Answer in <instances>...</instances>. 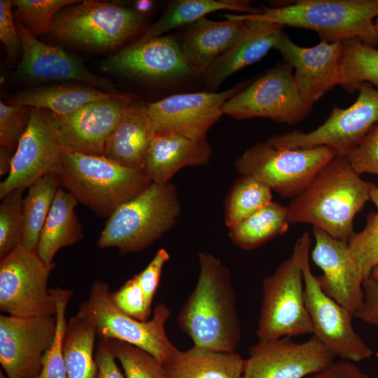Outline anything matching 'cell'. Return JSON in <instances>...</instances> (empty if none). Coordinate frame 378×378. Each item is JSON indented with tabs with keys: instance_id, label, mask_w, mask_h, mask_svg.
I'll return each instance as SVG.
<instances>
[{
	"instance_id": "29",
	"label": "cell",
	"mask_w": 378,
	"mask_h": 378,
	"mask_svg": "<svg viewBox=\"0 0 378 378\" xmlns=\"http://www.w3.org/2000/svg\"><path fill=\"white\" fill-rule=\"evenodd\" d=\"M78 203L63 188L57 191L36 248L38 255L46 263H54V258L60 249L83 239L82 225L75 213Z\"/></svg>"
},
{
	"instance_id": "24",
	"label": "cell",
	"mask_w": 378,
	"mask_h": 378,
	"mask_svg": "<svg viewBox=\"0 0 378 378\" xmlns=\"http://www.w3.org/2000/svg\"><path fill=\"white\" fill-rule=\"evenodd\" d=\"M155 136L147 104L132 98L109 135L103 155L144 171L146 155Z\"/></svg>"
},
{
	"instance_id": "52",
	"label": "cell",
	"mask_w": 378,
	"mask_h": 378,
	"mask_svg": "<svg viewBox=\"0 0 378 378\" xmlns=\"http://www.w3.org/2000/svg\"><path fill=\"white\" fill-rule=\"evenodd\" d=\"M370 277L378 282V264L372 270Z\"/></svg>"
},
{
	"instance_id": "49",
	"label": "cell",
	"mask_w": 378,
	"mask_h": 378,
	"mask_svg": "<svg viewBox=\"0 0 378 378\" xmlns=\"http://www.w3.org/2000/svg\"><path fill=\"white\" fill-rule=\"evenodd\" d=\"M14 152L5 148H0V174L4 176L8 174L11 167V162Z\"/></svg>"
},
{
	"instance_id": "13",
	"label": "cell",
	"mask_w": 378,
	"mask_h": 378,
	"mask_svg": "<svg viewBox=\"0 0 378 378\" xmlns=\"http://www.w3.org/2000/svg\"><path fill=\"white\" fill-rule=\"evenodd\" d=\"M58 116L46 109L31 108L10 172L0 183V199L14 190L28 188L44 176L59 172L64 149L58 139Z\"/></svg>"
},
{
	"instance_id": "30",
	"label": "cell",
	"mask_w": 378,
	"mask_h": 378,
	"mask_svg": "<svg viewBox=\"0 0 378 378\" xmlns=\"http://www.w3.org/2000/svg\"><path fill=\"white\" fill-rule=\"evenodd\" d=\"M230 10L244 14H259L262 8L251 6L246 0H175L170 2L162 15L150 24L140 37L146 40L164 36L167 31L187 24H192L205 15Z\"/></svg>"
},
{
	"instance_id": "22",
	"label": "cell",
	"mask_w": 378,
	"mask_h": 378,
	"mask_svg": "<svg viewBox=\"0 0 378 378\" xmlns=\"http://www.w3.org/2000/svg\"><path fill=\"white\" fill-rule=\"evenodd\" d=\"M129 94L90 102L73 113L59 118L58 139L65 150L103 155L106 141L126 106Z\"/></svg>"
},
{
	"instance_id": "21",
	"label": "cell",
	"mask_w": 378,
	"mask_h": 378,
	"mask_svg": "<svg viewBox=\"0 0 378 378\" xmlns=\"http://www.w3.org/2000/svg\"><path fill=\"white\" fill-rule=\"evenodd\" d=\"M16 26L22 43L18 76L38 81H79L104 92L120 93L109 80L88 70L75 56L39 41L18 22Z\"/></svg>"
},
{
	"instance_id": "27",
	"label": "cell",
	"mask_w": 378,
	"mask_h": 378,
	"mask_svg": "<svg viewBox=\"0 0 378 378\" xmlns=\"http://www.w3.org/2000/svg\"><path fill=\"white\" fill-rule=\"evenodd\" d=\"M244 359L236 352L196 346L178 349L163 363L167 378H241Z\"/></svg>"
},
{
	"instance_id": "42",
	"label": "cell",
	"mask_w": 378,
	"mask_h": 378,
	"mask_svg": "<svg viewBox=\"0 0 378 378\" xmlns=\"http://www.w3.org/2000/svg\"><path fill=\"white\" fill-rule=\"evenodd\" d=\"M110 295L115 307L126 315L141 321L150 319L151 308L146 304L136 274Z\"/></svg>"
},
{
	"instance_id": "11",
	"label": "cell",
	"mask_w": 378,
	"mask_h": 378,
	"mask_svg": "<svg viewBox=\"0 0 378 378\" xmlns=\"http://www.w3.org/2000/svg\"><path fill=\"white\" fill-rule=\"evenodd\" d=\"M55 263H46L36 251L22 243L0 260L1 314L29 318L56 316L55 300L48 287Z\"/></svg>"
},
{
	"instance_id": "19",
	"label": "cell",
	"mask_w": 378,
	"mask_h": 378,
	"mask_svg": "<svg viewBox=\"0 0 378 378\" xmlns=\"http://www.w3.org/2000/svg\"><path fill=\"white\" fill-rule=\"evenodd\" d=\"M105 71L153 80H172L196 75L186 62L180 42L162 36L139 39L103 61Z\"/></svg>"
},
{
	"instance_id": "35",
	"label": "cell",
	"mask_w": 378,
	"mask_h": 378,
	"mask_svg": "<svg viewBox=\"0 0 378 378\" xmlns=\"http://www.w3.org/2000/svg\"><path fill=\"white\" fill-rule=\"evenodd\" d=\"M272 201L271 188L258 179L243 175L237 178L227 197L225 222L228 228Z\"/></svg>"
},
{
	"instance_id": "14",
	"label": "cell",
	"mask_w": 378,
	"mask_h": 378,
	"mask_svg": "<svg viewBox=\"0 0 378 378\" xmlns=\"http://www.w3.org/2000/svg\"><path fill=\"white\" fill-rule=\"evenodd\" d=\"M335 358L313 335L302 343L291 337L258 341L244 359L241 378H306L327 370Z\"/></svg>"
},
{
	"instance_id": "47",
	"label": "cell",
	"mask_w": 378,
	"mask_h": 378,
	"mask_svg": "<svg viewBox=\"0 0 378 378\" xmlns=\"http://www.w3.org/2000/svg\"><path fill=\"white\" fill-rule=\"evenodd\" d=\"M97 378H125L120 372L107 340L100 339L94 351Z\"/></svg>"
},
{
	"instance_id": "6",
	"label": "cell",
	"mask_w": 378,
	"mask_h": 378,
	"mask_svg": "<svg viewBox=\"0 0 378 378\" xmlns=\"http://www.w3.org/2000/svg\"><path fill=\"white\" fill-rule=\"evenodd\" d=\"M312 244L306 231L291 255L262 282V300L255 334L258 341L312 334L304 298L302 262Z\"/></svg>"
},
{
	"instance_id": "10",
	"label": "cell",
	"mask_w": 378,
	"mask_h": 378,
	"mask_svg": "<svg viewBox=\"0 0 378 378\" xmlns=\"http://www.w3.org/2000/svg\"><path fill=\"white\" fill-rule=\"evenodd\" d=\"M356 90L358 95L354 103L345 108L335 105L326 121L313 131L288 132L274 135L267 141L285 149L326 146L335 156L347 157L378 122V90L363 83Z\"/></svg>"
},
{
	"instance_id": "7",
	"label": "cell",
	"mask_w": 378,
	"mask_h": 378,
	"mask_svg": "<svg viewBox=\"0 0 378 378\" xmlns=\"http://www.w3.org/2000/svg\"><path fill=\"white\" fill-rule=\"evenodd\" d=\"M145 23L144 15L133 8L106 1L81 0L57 13L49 33L64 45L106 50L122 46L138 34Z\"/></svg>"
},
{
	"instance_id": "26",
	"label": "cell",
	"mask_w": 378,
	"mask_h": 378,
	"mask_svg": "<svg viewBox=\"0 0 378 378\" xmlns=\"http://www.w3.org/2000/svg\"><path fill=\"white\" fill-rule=\"evenodd\" d=\"M243 25L241 20L215 21L205 17L190 24L180 44L186 62L195 74L204 76L234 43Z\"/></svg>"
},
{
	"instance_id": "5",
	"label": "cell",
	"mask_w": 378,
	"mask_h": 378,
	"mask_svg": "<svg viewBox=\"0 0 378 378\" xmlns=\"http://www.w3.org/2000/svg\"><path fill=\"white\" fill-rule=\"evenodd\" d=\"M180 213L176 186L152 183L108 218L97 246L115 247L122 255L140 251L168 232Z\"/></svg>"
},
{
	"instance_id": "39",
	"label": "cell",
	"mask_w": 378,
	"mask_h": 378,
	"mask_svg": "<svg viewBox=\"0 0 378 378\" xmlns=\"http://www.w3.org/2000/svg\"><path fill=\"white\" fill-rule=\"evenodd\" d=\"M24 190H14L1 199L0 258L22 243L24 224Z\"/></svg>"
},
{
	"instance_id": "8",
	"label": "cell",
	"mask_w": 378,
	"mask_h": 378,
	"mask_svg": "<svg viewBox=\"0 0 378 378\" xmlns=\"http://www.w3.org/2000/svg\"><path fill=\"white\" fill-rule=\"evenodd\" d=\"M110 295V286L106 282L94 281L87 300L80 304L78 312L94 323L100 339L127 342L148 351L162 363H167L178 349L166 332L169 309L164 303H159L152 318L141 321L120 311Z\"/></svg>"
},
{
	"instance_id": "28",
	"label": "cell",
	"mask_w": 378,
	"mask_h": 378,
	"mask_svg": "<svg viewBox=\"0 0 378 378\" xmlns=\"http://www.w3.org/2000/svg\"><path fill=\"white\" fill-rule=\"evenodd\" d=\"M88 85L59 84L34 88L10 97L8 104L46 109L59 118L69 115L85 104L115 97Z\"/></svg>"
},
{
	"instance_id": "23",
	"label": "cell",
	"mask_w": 378,
	"mask_h": 378,
	"mask_svg": "<svg viewBox=\"0 0 378 378\" xmlns=\"http://www.w3.org/2000/svg\"><path fill=\"white\" fill-rule=\"evenodd\" d=\"M234 43L204 74L207 92L217 90L224 80L241 69L260 60L275 48L284 26L269 22L246 20Z\"/></svg>"
},
{
	"instance_id": "16",
	"label": "cell",
	"mask_w": 378,
	"mask_h": 378,
	"mask_svg": "<svg viewBox=\"0 0 378 378\" xmlns=\"http://www.w3.org/2000/svg\"><path fill=\"white\" fill-rule=\"evenodd\" d=\"M245 85L241 83L220 92L173 94L147 104L155 135L174 134L197 141L206 139L208 130L224 115L225 103Z\"/></svg>"
},
{
	"instance_id": "12",
	"label": "cell",
	"mask_w": 378,
	"mask_h": 378,
	"mask_svg": "<svg viewBox=\"0 0 378 378\" xmlns=\"http://www.w3.org/2000/svg\"><path fill=\"white\" fill-rule=\"evenodd\" d=\"M292 69L284 62L268 70L230 97L223 106V114L237 120L269 118L289 125L302 121L313 106L301 94Z\"/></svg>"
},
{
	"instance_id": "31",
	"label": "cell",
	"mask_w": 378,
	"mask_h": 378,
	"mask_svg": "<svg viewBox=\"0 0 378 378\" xmlns=\"http://www.w3.org/2000/svg\"><path fill=\"white\" fill-rule=\"evenodd\" d=\"M96 327L78 312L67 321L64 338L66 378H97Z\"/></svg>"
},
{
	"instance_id": "43",
	"label": "cell",
	"mask_w": 378,
	"mask_h": 378,
	"mask_svg": "<svg viewBox=\"0 0 378 378\" xmlns=\"http://www.w3.org/2000/svg\"><path fill=\"white\" fill-rule=\"evenodd\" d=\"M347 158L360 175L364 173L378 175V122Z\"/></svg>"
},
{
	"instance_id": "25",
	"label": "cell",
	"mask_w": 378,
	"mask_h": 378,
	"mask_svg": "<svg viewBox=\"0 0 378 378\" xmlns=\"http://www.w3.org/2000/svg\"><path fill=\"white\" fill-rule=\"evenodd\" d=\"M211 156L206 139L197 141L174 134L155 135L146 155L144 172L152 183L164 185L181 169L206 164Z\"/></svg>"
},
{
	"instance_id": "2",
	"label": "cell",
	"mask_w": 378,
	"mask_h": 378,
	"mask_svg": "<svg viewBox=\"0 0 378 378\" xmlns=\"http://www.w3.org/2000/svg\"><path fill=\"white\" fill-rule=\"evenodd\" d=\"M376 186L363 180L345 156H335L309 186L292 199L289 223H309L332 237L349 242L356 215Z\"/></svg>"
},
{
	"instance_id": "3",
	"label": "cell",
	"mask_w": 378,
	"mask_h": 378,
	"mask_svg": "<svg viewBox=\"0 0 378 378\" xmlns=\"http://www.w3.org/2000/svg\"><path fill=\"white\" fill-rule=\"evenodd\" d=\"M259 14H223L225 19L255 20L304 28L316 32L321 41L358 38L375 47L374 21L378 0H300L280 7L264 6Z\"/></svg>"
},
{
	"instance_id": "1",
	"label": "cell",
	"mask_w": 378,
	"mask_h": 378,
	"mask_svg": "<svg viewBox=\"0 0 378 378\" xmlns=\"http://www.w3.org/2000/svg\"><path fill=\"white\" fill-rule=\"evenodd\" d=\"M199 265L196 285L178 312V326L194 346L236 352L241 328L230 270L206 252L199 253Z\"/></svg>"
},
{
	"instance_id": "4",
	"label": "cell",
	"mask_w": 378,
	"mask_h": 378,
	"mask_svg": "<svg viewBox=\"0 0 378 378\" xmlns=\"http://www.w3.org/2000/svg\"><path fill=\"white\" fill-rule=\"evenodd\" d=\"M61 187L100 217L109 216L152 181L140 169L120 164L104 155L64 150L57 173Z\"/></svg>"
},
{
	"instance_id": "51",
	"label": "cell",
	"mask_w": 378,
	"mask_h": 378,
	"mask_svg": "<svg viewBox=\"0 0 378 378\" xmlns=\"http://www.w3.org/2000/svg\"><path fill=\"white\" fill-rule=\"evenodd\" d=\"M370 200L374 203L378 212V186H375L370 194Z\"/></svg>"
},
{
	"instance_id": "40",
	"label": "cell",
	"mask_w": 378,
	"mask_h": 378,
	"mask_svg": "<svg viewBox=\"0 0 378 378\" xmlns=\"http://www.w3.org/2000/svg\"><path fill=\"white\" fill-rule=\"evenodd\" d=\"M348 246L364 279L369 278L378 264V212L368 216L365 227L354 234Z\"/></svg>"
},
{
	"instance_id": "46",
	"label": "cell",
	"mask_w": 378,
	"mask_h": 378,
	"mask_svg": "<svg viewBox=\"0 0 378 378\" xmlns=\"http://www.w3.org/2000/svg\"><path fill=\"white\" fill-rule=\"evenodd\" d=\"M364 299L354 316L378 328V282L370 276L363 281Z\"/></svg>"
},
{
	"instance_id": "53",
	"label": "cell",
	"mask_w": 378,
	"mask_h": 378,
	"mask_svg": "<svg viewBox=\"0 0 378 378\" xmlns=\"http://www.w3.org/2000/svg\"><path fill=\"white\" fill-rule=\"evenodd\" d=\"M374 29H375L376 35H377V40H378V15L376 17V18H375V20L374 21Z\"/></svg>"
},
{
	"instance_id": "32",
	"label": "cell",
	"mask_w": 378,
	"mask_h": 378,
	"mask_svg": "<svg viewBox=\"0 0 378 378\" xmlns=\"http://www.w3.org/2000/svg\"><path fill=\"white\" fill-rule=\"evenodd\" d=\"M288 207L272 201L229 228L232 241L244 250L260 247L288 227Z\"/></svg>"
},
{
	"instance_id": "37",
	"label": "cell",
	"mask_w": 378,
	"mask_h": 378,
	"mask_svg": "<svg viewBox=\"0 0 378 378\" xmlns=\"http://www.w3.org/2000/svg\"><path fill=\"white\" fill-rule=\"evenodd\" d=\"M57 305V326L54 340L46 352L42 368L36 378H66V370L64 357V338L67 321L66 306L73 296V291L62 288H51Z\"/></svg>"
},
{
	"instance_id": "34",
	"label": "cell",
	"mask_w": 378,
	"mask_h": 378,
	"mask_svg": "<svg viewBox=\"0 0 378 378\" xmlns=\"http://www.w3.org/2000/svg\"><path fill=\"white\" fill-rule=\"evenodd\" d=\"M342 43V87L354 92L358 85L368 83L378 90V49L358 38L344 40Z\"/></svg>"
},
{
	"instance_id": "45",
	"label": "cell",
	"mask_w": 378,
	"mask_h": 378,
	"mask_svg": "<svg viewBox=\"0 0 378 378\" xmlns=\"http://www.w3.org/2000/svg\"><path fill=\"white\" fill-rule=\"evenodd\" d=\"M169 258L167 249L161 248L148 265L136 274L146 304L150 308L159 286L163 267Z\"/></svg>"
},
{
	"instance_id": "50",
	"label": "cell",
	"mask_w": 378,
	"mask_h": 378,
	"mask_svg": "<svg viewBox=\"0 0 378 378\" xmlns=\"http://www.w3.org/2000/svg\"><path fill=\"white\" fill-rule=\"evenodd\" d=\"M153 1L150 0H138L134 4V10L143 15L151 10Z\"/></svg>"
},
{
	"instance_id": "41",
	"label": "cell",
	"mask_w": 378,
	"mask_h": 378,
	"mask_svg": "<svg viewBox=\"0 0 378 378\" xmlns=\"http://www.w3.org/2000/svg\"><path fill=\"white\" fill-rule=\"evenodd\" d=\"M31 108L0 102V145L15 152L25 132Z\"/></svg>"
},
{
	"instance_id": "18",
	"label": "cell",
	"mask_w": 378,
	"mask_h": 378,
	"mask_svg": "<svg viewBox=\"0 0 378 378\" xmlns=\"http://www.w3.org/2000/svg\"><path fill=\"white\" fill-rule=\"evenodd\" d=\"M274 48L294 69L296 85L312 106L335 86L343 84L342 41H321L312 47H302L283 32Z\"/></svg>"
},
{
	"instance_id": "44",
	"label": "cell",
	"mask_w": 378,
	"mask_h": 378,
	"mask_svg": "<svg viewBox=\"0 0 378 378\" xmlns=\"http://www.w3.org/2000/svg\"><path fill=\"white\" fill-rule=\"evenodd\" d=\"M13 1L0 0V40L6 50L8 59L15 60L22 53V43L14 23Z\"/></svg>"
},
{
	"instance_id": "36",
	"label": "cell",
	"mask_w": 378,
	"mask_h": 378,
	"mask_svg": "<svg viewBox=\"0 0 378 378\" xmlns=\"http://www.w3.org/2000/svg\"><path fill=\"white\" fill-rule=\"evenodd\" d=\"M81 0H14L13 15L29 33L37 36L49 33L55 15Z\"/></svg>"
},
{
	"instance_id": "20",
	"label": "cell",
	"mask_w": 378,
	"mask_h": 378,
	"mask_svg": "<svg viewBox=\"0 0 378 378\" xmlns=\"http://www.w3.org/2000/svg\"><path fill=\"white\" fill-rule=\"evenodd\" d=\"M314 262L322 270L317 276L326 295L349 310L354 316L364 299V278L348 246V242L332 237L313 227Z\"/></svg>"
},
{
	"instance_id": "54",
	"label": "cell",
	"mask_w": 378,
	"mask_h": 378,
	"mask_svg": "<svg viewBox=\"0 0 378 378\" xmlns=\"http://www.w3.org/2000/svg\"><path fill=\"white\" fill-rule=\"evenodd\" d=\"M0 378H9V377H8L4 373V372L1 370H0Z\"/></svg>"
},
{
	"instance_id": "33",
	"label": "cell",
	"mask_w": 378,
	"mask_h": 378,
	"mask_svg": "<svg viewBox=\"0 0 378 378\" xmlns=\"http://www.w3.org/2000/svg\"><path fill=\"white\" fill-rule=\"evenodd\" d=\"M59 188L57 174L44 176L28 188L23 199L24 224L22 240L27 248L36 251L42 228Z\"/></svg>"
},
{
	"instance_id": "17",
	"label": "cell",
	"mask_w": 378,
	"mask_h": 378,
	"mask_svg": "<svg viewBox=\"0 0 378 378\" xmlns=\"http://www.w3.org/2000/svg\"><path fill=\"white\" fill-rule=\"evenodd\" d=\"M56 316L20 318L0 314V364L9 378H36L51 346Z\"/></svg>"
},
{
	"instance_id": "48",
	"label": "cell",
	"mask_w": 378,
	"mask_h": 378,
	"mask_svg": "<svg viewBox=\"0 0 378 378\" xmlns=\"http://www.w3.org/2000/svg\"><path fill=\"white\" fill-rule=\"evenodd\" d=\"M306 378H374L363 372L355 363L335 362L327 370Z\"/></svg>"
},
{
	"instance_id": "15",
	"label": "cell",
	"mask_w": 378,
	"mask_h": 378,
	"mask_svg": "<svg viewBox=\"0 0 378 378\" xmlns=\"http://www.w3.org/2000/svg\"><path fill=\"white\" fill-rule=\"evenodd\" d=\"M309 251L303 258L302 272L312 335L344 360L356 363L370 358L374 351L355 331L354 316L322 290L311 270Z\"/></svg>"
},
{
	"instance_id": "9",
	"label": "cell",
	"mask_w": 378,
	"mask_h": 378,
	"mask_svg": "<svg viewBox=\"0 0 378 378\" xmlns=\"http://www.w3.org/2000/svg\"><path fill=\"white\" fill-rule=\"evenodd\" d=\"M335 156L326 146L285 149L266 141L247 148L236 160L235 167L241 176H253L279 195L293 199Z\"/></svg>"
},
{
	"instance_id": "38",
	"label": "cell",
	"mask_w": 378,
	"mask_h": 378,
	"mask_svg": "<svg viewBox=\"0 0 378 378\" xmlns=\"http://www.w3.org/2000/svg\"><path fill=\"white\" fill-rule=\"evenodd\" d=\"M125 378H167L162 362L148 351L118 340H107Z\"/></svg>"
}]
</instances>
